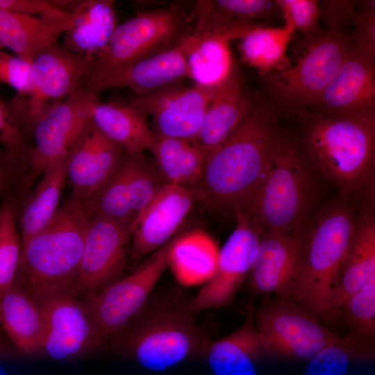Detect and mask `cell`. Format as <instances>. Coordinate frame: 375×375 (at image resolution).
Here are the masks:
<instances>
[{
    "mask_svg": "<svg viewBox=\"0 0 375 375\" xmlns=\"http://www.w3.org/2000/svg\"><path fill=\"white\" fill-rule=\"evenodd\" d=\"M275 115L251 106L233 134L206 158L192 189L212 208L242 206L266 176L285 142Z\"/></svg>",
    "mask_w": 375,
    "mask_h": 375,
    "instance_id": "1",
    "label": "cell"
},
{
    "mask_svg": "<svg viewBox=\"0 0 375 375\" xmlns=\"http://www.w3.org/2000/svg\"><path fill=\"white\" fill-rule=\"evenodd\" d=\"M88 222L86 205L71 197L52 221L22 246L15 282L38 303L78 295V281Z\"/></svg>",
    "mask_w": 375,
    "mask_h": 375,
    "instance_id": "2",
    "label": "cell"
},
{
    "mask_svg": "<svg viewBox=\"0 0 375 375\" xmlns=\"http://www.w3.org/2000/svg\"><path fill=\"white\" fill-rule=\"evenodd\" d=\"M188 301L176 296L150 298L108 345L153 372L165 371L192 358L203 351L206 342Z\"/></svg>",
    "mask_w": 375,
    "mask_h": 375,
    "instance_id": "3",
    "label": "cell"
},
{
    "mask_svg": "<svg viewBox=\"0 0 375 375\" xmlns=\"http://www.w3.org/2000/svg\"><path fill=\"white\" fill-rule=\"evenodd\" d=\"M303 148L315 167L345 197L371 184L375 161V117L310 116Z\"/></svg>",
    "mask_w": 375,
    "mask_h": 375,
    "instance_id": "4",
    "label": "cell"
},
{
    "mask_svg": "<svg viewBox=\"0 0 375 375\" xmlns=\"http://www.w3.org/2000/svg\"><path fill=\"white\" fill-rule=\"evenodd\" d=\"M356 218L339 203L323 210L305 232L303 262L292 301L321 319L335 316L332 297Z\"/></svg>",
    "mask_w": 375,
    "mask_h": 375,
    "instance_id": "5",
    "label": "cell"
},
{
    "mask_svg": "<svg viewBox=\"0 0 375 375\" xmlns=\"http://www.w3.org/2000/svg\"><path fill=\"white\" fill-rule=\"evenodd\" d=\"M315 188L296 146L285 139L262 183L242 207L263 231L304 233Z\"/></svg>",
    "mask_w": 375,
    "mask_h": 375,
    "instance_id": "6",
    "label": "cell"
},
{
    "mask_svg": "<svg viewBox=\"0 0 375 375\" xmlns=\"http://www.w3.org/2000/svg\"><path fill=\"white\" fill-rule=\"evenodd\" d=\"M90 63L55 42L38 53L31 61V88L15 94L8 106L24 133L63 101L81 85Z\"/></svg>",
    "mask_w": 375,
    "mask_h": 375,
    "instance_id": "7",
    "label": "cell"
},
{
    "mask_svg": "<svg viewBox=\"0 0 375 375\" xmlns=\"http://www.w3.org/2000/svg\"><path fill=\"white\" fill-rule=\"evenodd\" d=\"M191 11L182 5L149 10L118 24L90 68L126 63L173 49L193 30Z\"/></svg>",
    "mask_w": 375,
    "mask_h": 375,
    "instance_id": "8",
    "label": "cell"
},
{
    "mask_svg": "<svg viewBox=\"0 0 375 375\" xmlns=\"http://www.w3.org/2000/svg\"><path fill=\"white\" fill-rule=\"evenodd\" d=\"M174 238L155 251L136 269L84 300L105 340H110L145 306L165 269Z\"/></svg>",
    "mask_w": 375,
    "mask_h": 375,
    "instance_id": "9",
    "label": "cell"
},
{
    "mask_svg": "<svg viewBox=\"0 0 375 375\" xmlns=\"http://www.w3.org/2000/svg\"><path fill=\"white\" fill-rule=\"evenodd\" d=\"M310 42L299 61L272 81L278 97L294 108L317 104L353 48L347 35L335 30L328 29Z\"/></svg>",
    "mask_w": 375,
    "mask_h": 375,
    "instance_id": "10",
    "label": "cell"
},
{
    "mask_svg": "<svg viewBox=\"0 0 375 375\" xmlns=\"http://www.w3.org/2000/svg\"><path fill=\"white\" fill-rule=\"evenodd\" d=\"M255 322L269 357L309 360L338 338L308 311L281 298L266 301Z\"/></svg>",
    "mask_w": 375,
    "mask_h": 375,
    "instance_id": "11",
    "label": "cell"
},
{
    "mask_svg": "<svg viewBox=\"0 0 375 375\" xmlns=\"http://www.w3.org/2000/svg\"><path fill=\"white\" fill-rule=\"evenodd\" d=\"M98 94L82 84L70 96L53 107L34 124L35 146L28 163V185L56 161L67 157L92 119Z\"/></svg>",
    "mask_w": 375,
    "mask_h": 375,
    "instance_id": "12",
    "label": "cell"
},
{
    "mask_svg": "<svg viewBox=\"0 0 375 375\" xmlns=\"http://www.w3.org/2000/svg\"><path fill=\"white\" fill-rule=\"evenodd\" d=\"M233 208L236 226L219 251L216 270L188 301L194 313L230 304L251 269L262 231L242 207Z\"/></svg>",
    "mask_w": 375,
    "mask_h": 375,
    "instance_id": "13",
    "label": "cell"
},
{
    "mask_svg": "<svg viewBox=\"0 0 375 375\" xmlns=\"http://www.w3.org/2000/svg\"><path fill=\"white\" fill-rule=\"evenodd\" d=\"M65 294L41 304L44 335L41 355L66 361L91 354L108 345L84 301Z\"/></svg>",
    "mask_w": 375,
    "mask_h": 375,
    "instance_id": "14",
    "label": "cell"
},
{
    "mask_svg": "<svg viewBox=\"0 0 375 375\" xmlns=\"http://www.w3.org/2000/svg\"><path fill=\"white\" fill-rule=\"evenodd\" d=\"M132 224L101 217L88 218L78 281L79 294L99 292L123 272Z\"/></svg>",
    "mask_w": 375,
    "mask_h": 375,
    "instance_id": "15",
    "label": "cell"
},
{
    "mask_svg": "<svg viewBox=\"0 0 375 375\" xmlns=\"http://www.w3.org/2000/svg\"><path fill=\"white\" fill-rule=\"evenodd\" d=\"M217 89L196 85L183 87L176 83L148 94L134 96L128 102L147 117H151L154 133L196 140Z\"/></svg>",
    "mask_w": 375,
    "mask_h": 375,
    "instance_id": "16",
    "label": "cell"
},
{
    "mask_svg": "<svg viewBox=\"0 0 375 375\" xmlns=\"http://www.w3.org/2000/svg\"><path fill=\"white\" fill-rule=\"evenodd\" d=\"M188 78L185 56L180 45L138 60L90 68L81 84L97 94L103 90L124 87L137 96L150 94Z\"/></svg>",
    "mask_w": 375,
    "mask_h": 375,
    "instance_id": "17",
    "label": "cell"
},
{
    "mask_svg": "<svg viewBox=\"0 0 375 375\" xmlns=\"http://www.w3.org/2000/svg\"><path fill=\"white\" fill-rule=\"evenodd\" d=\"M304 237L305 233L262 232L250 271L255 292L292 301L302 271Z\"/></svg>",
    "mask_w": 375,
    "mask_h": 375,
    "instance_id": "18",
    "label": "cell"
},
{
    "mask_svg": "<svg viewBox=\"0 0 375 375\" xmlns=\"http://www.w3.org/2000/svg\"><path fill=\"white\" fill-rule=\"evenodd\" d=\"M315 106L322 116L375 117L374 56L353 47Z\"/></svg>",
    "mask_w": 375,
    "mask_h": 375,
    "instance_id": "19",
    "label": "cell"
},
{
    "mask_svg": "<svg viewBox=\"0 0 375 375\" xmlns=\"http://www.w3.org/2000/svg\"><path fill=\"white\" fill-rule=\"evenodd\" d=\"M197 200L193 189L164 183L132 224L133 254L152 253L173 238Z\"/></svg>",
    "mask_w": 375,
    "mask_h": 375,
    "instance_id": "20",
    "label": "cell"
},
{
    "mask_svg": "<svg viewBox=\"0 0 375 375\" xmlns=\"http://www.w3.org/2000/svg\"><path fill=\"white\" fill-rule=\"evenodd\" d=\"M124 149L88 124L67 160V181L72 197L84 202L104 184L117 167Z\"/></svg>",
    "mask_w": 375,
    "mask_h": 375,
    "instance_id": "21",
    "label": "cell"
},
{
    "mask_svg": "<svg viewBox=\"0 0 375 375\" xmlns=\"http://www.w3.org/2000/svg\"><path fill=\"white\" fill-rule=\"evenodd\" d=\"M373 280H375V219L371 209L365 210L356 219L333 292L332 307L335 315L353 294Z\"/></svg>",
    "mask_w": 375,
    "mask_h": 375,
    "instance_id": "22",
    "label": "cell"
},
{
    "mask_svg": "<svg viewBox=\"0 0 375 375\" xmlns=\"http://www.w3.org/2000/svg\"><path fill=\"white\" fill-rule=\"evenodd\" d=\"M203 351L214 375H257L256 364L269 357L251 312L231 333L206 342Z\"/></svg>",
    "mask_w": 375,
    "mask_h": 375,
    "instance_id": "23",
    "label": "cell"
},
{
    "mask_svg": "<svg viewBox=\"0 0 375 375\" xmlns=\"http://www.w3.org/2000/svg\"><path fill=\"white\" fill-rule=\"evenodd\" d=\"M71 27L64 33L63 47L90 65L106 49L118 25L114 1H79Z\"/></svg>",
    "mask_w": 375,
    "mask_h": 375,
    "instance_id": "24",
    "label": "cell"
},
{
    "mask_svg": "<svg viewBox=\"0 0 375 375\" xmlns=\"http://www.w3.org/2000/svg\"><path fill=\"white\" fill-rule=\"evenodd\" d=\"M242 81L234 68L228 80L215 91L206 112L197 141L207 157L237 129L251 108Z\"/></svg>",
    "mask_w": 375,
    "mask_h": 375,
    "instance_id": "25",
    "label": "cell"
},
{
    "mask_svg": "<svg viewBox=\"0 0 375 375\" xmlns=\"http://www.w3.org/2000/svg\"><path fill=\"white\" fill-rule=\"evenodd\" d=\"M73 20V12L51 19L0 9V49L7 48L31 62L38 53L57 42Z\"/></svg>",
    "mask_w": 375,
    "mask_h": 375,
    "instance_id": "26",
    "label": "cell"
},
{
    "mask_svg": "<svg viewBox=\"0 0 375 375\" xmlns=\"http://www.w3.org/2000/svg\"><path fill=\"white\" fill-rule=\"evenodd\" d=\"M0 325L19 353L41 355L44 335L41 307L16 282L0 299Z\"/></svg>",
    "mask_w": 375,
    "mask_h": 375,
    "instance_id": "27",
    "label": "cell"
},
{
    "mask_svg": "<svg viewBox=\"0 0 375 375\" xmlns=\"http://www.w3.org/2000/svg\"><path fill=\"white\" fill-rule=\"evenodd\" d=\"M229 41L223 35L194 30L181 41L188 78L194 85L217 89L228 80L234 69Z\"/></svg>",
    "mask_w": 375,
    "mask_h": 375,
    "instance_id": "28",
    "label": "cell"
},
{
    "mask_svg": "<svg viewBox=\"0 0 375 375\" xmlns=\"http://www.w3.org/2000/svg\"><path fill=\"white\" fill-rule=\"evenodd\" d=\"M219 251L208 233L192 231L174 238L169 250L168 267L181 285H203L216 270Z\"/></svg>",
    "mask_w": 375,
    "mask_h": 375,
    "instance_id": "29",
    "label": "cell"
},
{
    "mask_svg": "<svg viewBox=\"0 0 375 375\" xmlns=\"http://www.w3.org/2000/svg\"><path fill=\"white\" fill-rule=\"evenodd\" d=\"M92 122L100 132L125 151L143 153L152 144L154 133L148 125L147 116L128 102L99 100L92 111Z\"/></svg>",
    "mask_w": 375,
    "mask_h": 375,
    "instance_id": "30",
    "label": "cell"
},
{
    "mask_svg": "<svg viewBox=\"0 0 375 375\" xmlns=\"http://www.w3.org/2000/svg\"><path fill=\"white\" fill-rule=\"evenodd\" d=\"M149 150L155 158L164 183L192 189L199 181L206 154L197 140L154 133Z\"/></svg>",
    "mask_w": 375,
    "mask_h": 375,
    "instance_id": "31",
    "label": "cell"
},
{
    "mask_svg": "<svg viewBox=\"0 0 375 375\" xmlns=\"http://www.w3.org/2000/svg\"><path fill=\"white\" fill-rule=\"evenodd\" d=\"M67 157L44 170L42 180L24 201L20 214L22 246L44 229L56 216L67 182Z\"/></svg>",
    "mask_w": 375,
    "mask_h": 375,
    "instance_id": "32",
    "label": "cell"
},
{
    "mask_svg": "<svg viewBox=\"0 0 375 375\" xmlns=\"http://www.w3.org/2000/svg\"><path fill=\"white\" fill-rule=\"evenodd\" d=\"M294 32L288 24L281 28L253 27L240 38L242 59L262 73L286 68L287 49Z\"/></svg>",
    "mask_w": 375,
    "mask_h": 375,
    "instance_id": "33",
    "label": "cell"
},
{
    "mask_svg": "<svg viewBox=\"0 0 375 375\" xmlns=\"http://www.w3.org/2000/svg\"><path fill=\"white\" fill-rule=\"evenodd\" d=\"M85 205L88 218L101 217L133 224L136 216L133 210L131 190L123 155L113 174Z\"/></svg>",
    "mask_w": 375,
    "mask_h": 375,
    "instance_id": "34",
    "label": "cell"
},
{
    "mask_svg": "<svg viewBox=\"0 0 375 375\" xmlns=\"http://www.w3.org/2000/svg\"><path fill=\"white\" fill-rule=\"evenodd\" d=\"M372 356L367 342L353 335L338 337L309 359L304 375H347L353 362Z\"/></svg>",
    "mask_w": 375,
    "mask_h": 375,
    "instance_id": "35",
    "label": "cell"
},
{
    "mask_svg": "<svg viewBox=\"0 0 375 375\" xmlns=\"http://www.w3.org/2000/svg\"><path fill=\"white\" fill-rule=\"evenodd\" d=\"M12 199L0 205V299L15 283L22 255V240Z\"/></svg>",
    "mask_w": 375,
    "mask_h": 375,
    "instance_id": "36",
    "label": "cell"
},
{
    "mask_svg": "<svg viewBox=\"0 0 375 375\" xmlns=\"http://www.w3.org/2000/svg\"><path fill=\"white\" fill-rule=\"evenodd\" d=\"M353 336L372 342L375 334V280L353 294L342 309Z\"/></svg>",
    "mask_w": 375,
    "mask_h": 375,
    "instance_id": "37",
    "label": "cell"
},
{
    "mask_svg": "<svg viewBox=\"0 0 375 375\" xmlns=\"http://www.w3.org/2000/svg\"><path fill=\"white\" fill-rule=\"evenodd\" d=\"M220 22L228 31L254 26L258 19L278 8L276 1L266 0H217L212 1Z\"/></svg>",
    "mask_w": 375,
    "mask_h": 375,
    "instance_id": "38",
    "label": "cell"
},
{
    "mask_svg": "<svg viewBox=\"0 0 375 375\" xmlns=\"http://www.w3.org/2000/svg\"><path fill=\"white\" fill-rule=\"evenodd\" d=\"M278 8L281 11L285 24H290L310 39L324 31L319 24L320 3L315 0H278Z\"/></svg>",
    "mask_w": 375,
    "mask_h": 375,
    "instance_id": "39",
    "label": "cell"
},
{
    "mask_svg": "<svg viewBox=\"0 0 375 375\" xmlns=\"http://www.w3.org/2000/svg\"><path fill=\"white\" fill-rule=\"evenodd\" d=\"M0 144L3 152L17 165L28 161L31 148L8 104L0 98Z\"/></svg>",
    "mask_w": 375,
    "mask_h": 375,
    "instance_id": "40",
    "label": "cell"
},
{
    "mask_svg": "<svg viewBox=\"0 0 375 375\" xmlns=\"http://www.w3.org/2000/svg\"><path fill=\"white\" fill-rule=\"evenodd\" d=\"M31 62L0 49V82L17 91L27 94L31 88Z\"/></svg>",
    "mask_w": 375,
    "mask_h": 375,
    "instance_id": "41",
    "label": "cell"
},
{
    "mask_svg": "<svg viewBox=\"0 0 375 375\" xmlns=\"http://www.w3.org/2000/svg\"><path fill=\"white\" fill-rule=\"evenodd\" d=\"M353 30L349 40L351 45L372 56L375 55V9L374 1H368L362 12H355Z\"/></svg>",
    "mask_w": 375,
    "mask_h": 375,
    "instance_id": "42",
    "label": "cell"
},
{
    "mask_svg": "<svg viewBox=\"0 0 375 375\" xmlns=\"http://www.w3.org/2000/svg\"><path fill=\"white\" fill-rule=\"evenodd\" d=\"M0 9L51 19H62L71 14L58 8L52 0H0Z\"/></svg>",
    "mask_w": 375,
    "mask_h": 375,
    "instance_id": "43",
    "label": "cell"
},
{
    "mask_svg": "<svg viewBox=\"0 0 375 375\" xmlns=\"http://www.w3.org/2000/svg\"><path fill=\"white\" fill-rule=\"evenodd\" d=\"M14 162L4 152L0 153V198L4 194L9 183V169L11 166H16Z\"/></svg>",
    "mask_w": 375,
    "mask_h": 375,
    "instance_id": "44",
    "label": "cell"
},
{
    "mask_svg": "<svg viewBox=\"0 0 375 375\" xmlns=\"http://www.w3.org/2000/svg\"><path fill=\"white\" fill-rule=\"evenodd\" d=\"M3 349H4L1 347V344H0V375H8L3 364L5 353Z\"/></svg>",
    "mask_w": 375,
    "mask_h": 375,
    "instance_id": "45",
    "label": "cell"
},
{
    "mask_svg": "<svg viewBox=\"0 0 375 375\" xmlns=\"http://www.w3.org/2000/svg\"></svg>",
    "mask_w": 375,
    "mask_h": 375,
    "instance_id": "46",
    "label": "cell"
}]
</instances>
